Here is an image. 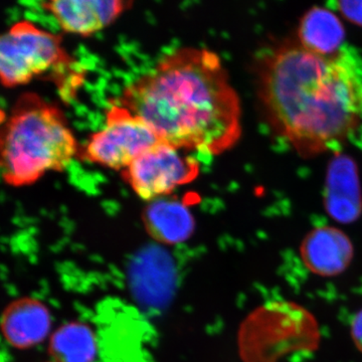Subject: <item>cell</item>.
Here are the masks:
<instances>
[{"mask_svg": "<svg viewBox=\"0 0 362 362\" xmlns=\"http://www.w3.org/2000/svg\"><path fill=\"white\" fill-rule=\"evenodd\" d=\"M257 81L267 123L299 156L337 148L362 124V78L341 52L284 44L259 58Z\"/></svg>", "mask_w": 362, "mask_h": 362, "instance_id": "6da1fadb", "label": "cell"}, {"mask_svg": "<svg viewBox=\"0 0 362 362\" xmlns=\"http://www.w3.org/2000/svg\"><path fill=\"white\" fill-rule=\"evenodd\" d=\"M120 104L162 142L220 156L242 135V105L214 52L180 47L124 89Z\"/></svg>", "mask_w": 362, "mask_h": 362, "instance_id": "7a4b0ae2", "label": "cell"}, {"mask_svg": "<svg viewBox=\"0 0 362 362\" xmlns=\"http://www.w3.org/2000/svg\"><path fill=\"white\" fill-rule=\"evenodd\" d=\"M80 153L65 114L35 93L0 110V177L9 187L32 185L65 170Z\"/></svg>", "mask_w": 362, "mask_h": 362, "instance_id": "3957f363", "label": "cell"}, {"mask_svg": "<svg viewBox=\"0 0 362 362\" xmlns=\"http://www.w3.org/2000/svg\"><path fill=\"white\" fill-rule=\"evenodd\" d=\"M73 65L62 37L32 21H18L0 33V84L4 87H20L51 75L66 94L70 85L76 86L69 76Z\"/></svg>", "mask_w": 362, "mask_h": 362, "instance_id": "277c9868", "label": "cell"}, {"mask_svg": "<svg viewBox=\"0 0 362 362\" xmlns=\"http://www.w3.org/2000/svg\"><path fill=\"white\" fill-rule=\"evenodd\" d=\"M160 142L148 124L122 105L115 104L107 111L104 127L90 135L78 156L102 168L122 171Z\"/></svg>", "mask_w": 362, "mask_h": 362, "instance_id": "5b68a950", "label": "cell"}, {"mask_svg": "<svg viewBox=\"0 0 362 362\" xmlns=\"http://www.w3.org/2000/svg\"><path fill=\"white\" fill-rule=\"evenodd\" d=\"M199 171V162L194 157L160 142L124 169L122 177L140 199L154 202L194 181Z\"/></svg>", "mask_w": 362, "mask_h": 362, "instance_id": "8992f818", "label": "cell"}, {"mask_svg": "<svg viewBox=\"0 0 362 362\" xmlns=\"http://www.w3.org/2000/svg\"><path fill=\"white\" fill-rule=\"evenodd\" d=\"M133 2L123 0H54L42 7L65 33L90 37L115 23Z\"/></svg>", "mask_w": 362, "mask_h": 362, "instance_id": "52a82bcc", "label": "cell"}, {"mask_svg": "<svg viewBox=\"0 0 362 362\" xmlns=\"http://www.w3.org/2000/svg\"><path fill=\"white\" fill-rule=\"evenodd\" d=\"M52 314L47 305L33 297H21L11 302L0 316V332L13 349L37 346L49 337Z\"/></svg>", "mask_w": 362, "mask_h": 362, "instance_id": "ba28073f", "label": "cell"}, {"mask_svg": "<svg viewBox=\"0 0 362 362\" xmlns=\"http://www.w3.org/2000/svg\"><path fill=\"white\" fill-rule=\"evenodd\" d=\"M143 220L147 232L164 244L185 242L194 232V216L177 199L162 197L152 202L145 211Z\"/></svg>", "mask_w": 362, "mask_h": 362, "instance_id": "9c48e42d", "label": "cell"}, {"mask_svg": "<svg viewBox=\"0 0 362 362\" xmlns=\"http://www.w3.org/2000/svg\"><path fill=\"white\" fill-rule=\"evenodd\" d=\"M345 28L337 14L326 7H313L304 14L298 28V44L323 56L340 52Z\"/></svg>", "mask_w": 362, "mask_h": 362, "instance_id": "30bf717a", "label": "cell"}, {"mask_svg": "<svg viewBox=\"0 0 362 362\" xmlns=\"http://www.w3.org/2000/svg\"><path fill=\"white\" fill-rule=\"evenodd\" d=\"M97 349L96 334L83 322L64 324L49 338V351L54 362H93Z\"/></svg>", "mask_w": 362, "mask_h": 362, "instance_id": "8fae6325", "label": "cell"}, {"mask_svg": "<svg viewBox=\"0 0 362 362\" xmlns=\"http://www.w3.org/2000/svg\"><path fill=\"white\" fill-rule=\"evenodd\" d=\"M305 250L307 259L317 270L334 272L346 262L349 245L339 230L322 228L309 235Z\"/></svg>", "mask_w": 362, "mask_h": 362, "instance_id": "7c38bea8", "label": "cell"}, {"mask_svg": "<svg viewBox=\"0 0 362 362\" xmlns=\"http://www.w3.org/2000/svg\"><path fill=\"white\" fill-rule=\"evenodd\" d=\"M337 6L340 13L350 23L362 25V1H341Z\"/></svg>", "mask_w": 362, "mask_h": 362, "instance_id": "4fadbf2b", "label": "cell"}, {"mask_svg": "<svg viewBox=\"0 0 362 362\" xmlns=\"http://www.w3.org/2000/svg\"><path fill=\"white\" fill-rule=\"evenodd\" d=\"M352 331H354V340L362 349V311L354 319Z\"/></svg>", "mask_w": 362, "mask_h": 362, "instance_id": "5bb4252c", "label": "cell"}, {"mask_svg": "<svg viewBox=\"0 0 362 362\" xmlns=\"http://www.w3.org/2000/svg\"><path fill=\"white\" fill-rule=\"evenodd\" d=\"M49 362H54V361H49Z\"/></svg>", "mask_w": 362, "mask_h": 362, "instance_id": "9a60e30c", "label": "cell"}, {"mask_svg": "<svg viewBox=\"0 0 362 362\" xmlns=\"http://www.w3.org/2000/svg\"><path fill=\"white\" fill-rule=\"evenodd\" d=\"M0 362H1V361H0Z\"/></svg>", "mask_w": 362, "mask_h": 362, "instance_id": "2e32d148", "label": "cell"}]
</instances>
